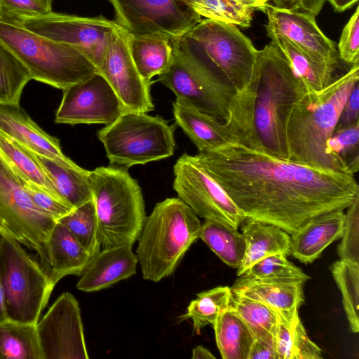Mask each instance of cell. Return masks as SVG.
I'll use <instances>...</instances> for the list:
<instances>
[{"label": "cell", "mask_w": 359, "mask_h": 359, "mask_svg": "<svg viewBox=\"0 0 359 359\" xmlns=\"http://www.w3.org/2000/svg\"><path fill=\"white\" fill-rule=\"evenodd\" d=\"M245 5L254 10H259L264 12L269 5V0H241Z\"/></svg>", "instance_id": "cell-52"}, {"label": "cell", "mask_w": 359, "mask_h": 359, "mask_svg": "<svg viewBox=\"0 0 359 359\" xmlns=\"http://www.w3.org/2000/svg\"><path fill=\"white\" fill-rule=\"evenodd\" d=\"M43 359H87L79 302L62 294L36 324Z\"/></svg>", "instance_id": "cell-16"}, {"label": "cell", "mask_w": 359, "mask_h": 359, "mask_svg": "<svg viewBox=\"0 0 359 359\" xmlns=\"http://www.w3.org/2000/svg\"><path fill=\"white\" fill-rule=\"evenodd\" d=\"M111 165L128 168L173 155L174 128L159 116L123 112L97 132Z\"/></svg>", "instance_id": "cell-7"}, {"label": "cell", "mask_w": 359, "mask_h": 359, "mask_svg": "<svg viewBox=\"0 0 359 359\" xmlns=\"http://www.w3.org/2000/svg\"><path fill=\"white\" fill-rule=\"evenodd\" d=\"M198 162L245 219L290 236L311 219L344 210L359 195L354 175L317 169L237 142L198 151Z\"/></svg>", "instance_id": "cell-1"}, {"label": "cell", "mask_w": 359, "mask_h": 359, "mask_svg": "<svg viewBox=\"0 0 359 359\" xmlns=\"http://www.w3.org/2000/svg\"><path fill=\"white\" fill-rule=\"evenodd\" d=\"M0 280L8 319L36 324L55 284L19 242L1 233Z\"/></svg>", "instance_id": "cell-9"}, {"label": "cell", "mask_w": 359, "mask_h": 359, "mask_svg": "<svg viewBox=\"0 0 359 359\" xmlns=\"http://www.w3.org/2000/svg\"><path fill=\"white\" fill-rule=\"evenodd\" d=\"M172 48V61L158 76V81L171 90L176 98L226 123L236 93L233 86L198 55L183 48Z\"/></svg>", "instance_id": "cell-10"}, {"label": "cell", "mask_w": 359, "mask_h": 359, "mask_svg": "<svg viewBox=\"0 0 359 359\" xmlns=\"http://www.w3.org/2000/svg\"><path fill=\"white\" fill-rule=\"evenodd\" d=\"M358 80L359 65H355L323 90H306L294 103L285 124L287 160L344 173L327 153L326 144Z\"/></svg>", "instance_id": "cell-3"}, {"label": "cell", "mask_w": 359, "mask_h": 359, "mask_svg": "<svg viewBox=\"0 0 359 359\" xmlns=\"http://www.w3.org/2000/svg\"><path fill=\"white\" fill-rule=\"evenodd\" d=\"M346 209L337 252L340 259L359 264V195Z\"/></svg>", "instance_id": "cell-42"}, {"label": "cell", "mask_w": 359, "mask_h": 359, "mask_svg": "<svg viewBox=\"0 0 359 359\" xmlns=\"http://www.w3.org/2000/svg\"><path fill=\"white\" fill-rule=\"evenodd\" d=\"M130 245L104 248L87 263L76 288L84 292L100 290L136 273L137 256Z\"/></svg>", "instance_id": "cell-20"}, {"label": "cell", "mask_w": 359, "mask_h": 359, "mask_svg": "<svg viewBox=\"0 0 359 359\" xmlns=\"http://www.w3.org/2000/svg\"><path fill=\"white\" fill-rule=\"evenodd\" d=\"M327 0H297V10H302L317 15Z\"/></svg>", "instance_id": "cell-48"}, {"label": "cell", "mask_w": 359, "mask_h": 359, "mask_svg": "<svg viewBox=\"0 0 359 359\" xmlns=\"http://www.w3.org/2000/svg\"><path fill=\"white\" fill-rule=\"evenodd\" d=\"M248 90L255 150L287 160L285 124L294 103L306 91L278 48L257 50Z\"/></svg>", "instance_id": "cell-2"}, {"label": "cell", "mask_w": 359, "mask_h": 359, "mask_svg": "<svg viewBox=\"0 0 359 359\" xmlns=\"http://www.w3.org/2000/svg\"><path fill=\"white\" fill-rule=\"evenodd\" d=\"M20 180L34 203L55 220L57 221L74 209L62 198L48 192L30 182H25L20 179Z\"/></svg>", "instance_id": "cell-44"}, {"label": "cell", "mask_w": 359, "mask_h": 359, "mask_svg": "<svg viewBox=\"0 0 359 359\" xmlns=\"http://www.w3.org/2000/svg\"><path fill=\"white\" fill-rule=\"evenodd\" d=\"M19 20L29 30L73 46L99 70L111 34L118 25L103 16L81 17L50 12Z\"/></svg>", "instance_id": "cell-14"}, {"label": "cell", "mask_w": 359, "mask_h": 359, "mask_svg": "<svg viewBox=\"0 0 359 359\" xmlns=\"http://www.w3.org/2000/svg\"><path fill=\"white\" fill-rule=\"evenodd\" d=\"M173 189L198 216L238 229L245 219L243 212L196 156H181L173 167Z\"/></svg>", "instance_id": "cell-12"}, {"label": "cell", "mask_w": 359, "mask_h": 359, "mask_svg": "<svg viewBox=\"0 0 359 359\" xmlns=\"http://www.w3.org/2000/svg\"><path fill=\"white\" fill-rule=\"evenodd\" d=\"M264 13L269 37L285 38L318 64L337 70L340 60L335 43L319 28L316 15L269 4Z\"/></svg>", "instance_id": "cell-18"}, {"label": "cell", "mask_w": 359, "mask_h": 359, "mask_svg": "<svg viewBox=\"0 0 359 359\" xmlns=\"http://www.w3.org/2000/svg\"><path fill=\"white\" fill-rule=\"evenodd\" d=\"M0 43L25 66L32 79L58 89L98 72L76 48L32 32L15 19L0 17Z\"/></svg>", "instance_id": "cell-5"}, {"label": "cell", "mask_w": 359, "mask_h": 359, "mask_svg": "<svg viewBox=\"0 0 359 359\" xmlns=\"http://www.w3.org/2000/svg\"><path fill=\"white\" fill-rule=\"evenodd\" d=\"M359 112V90L358 82L356 83L350 93L340 114L335 128L349 126L358 120Z\"/></svg>", "instance_id": "cell-47"}, {"label": "cell", "mask_w": 359, "mask_h": 359, "mask_svg": "<svg viewBox=\"0 0 359 359\" xmlns=\"http://www.w3.org/2000/svg\"><path fill=\"white\" fill-rule=\"evenodd\" d=\"M246 248L238 276L257 262L276 254L290 255V236L280 228L265 222L244 219L241 222Z\"/></svg>", "instance_id": "cell-24"}, {"label": "cell", "mask_w": 359, "mask_h": 359, "mask_svg": "<svg viewBox=\"0 0 359 359\" xmlns=\"http://www.w3.org/2000/svg\"><path fill=\"white\" fill-rule=\"evenodd\" d=\"M235 281L233 294L259 301L275 311L299 308L304 304V282L258 280L243 276Z\"/></svg>", "instance_id": "cell-25"}, {"label": "cell", "mask_w": 359, "mask_h": 359, "mask_svg": "<svg viewBox=\"0 0 359 359\" xmlns=\"http://www.w3.org/2000/svg\"><path fill=\"white\" fill-rule=\"evenodd\" d=\"M212 327L222 358H248L253 337L243 320L230 306L218 316Z\"/></svg>", "instance_id": "cell-30"}, {"label": "cell", "mask_w": 359, "mask_h": 359, "mask_svg": "<svg viewBox=\"0 0 359 359\" xmlns=\"http://www.w3.org/2000/svg\"><path fill=\"white\" fill-rule=\"evenodd\" d=\"M8 320L9 319L6 311L5 294L0 280V323Z\"/></svg>", "instance_id": "cell-51"}, {"label": "cell", "mask_w": 359, "mask_h": 359, "mask_svg": "<svg viewBox=\"0 0 359 359\" xmlns=\"http://www.w3.org/2000/svg\"><path fill=\"white\" fill-rule=\"evenodd\" d=\"M116 22L133 35H161L170 40L202 19L184 0H108Z\"/></svg>", "instance_id": "cell-13"}, {"label": "cell", "mask_w": 359, "mask_h": 359, "mask_svg": "<svg viewBox=\"0 0 359 359\" xmlns=\"http://www.w3.org/2000/svg\"><path fill=\"white\" fill-rule=\"evenodd\" d=\"M0 359H43L36 324L1 323Z\"/></svg>", "instance_id": "cell-33"}, {"label": "cell", "mask_w": 359, "mask_h": 359, "mask_svg": "<svg viewBox=\"0 0 359 359\" xmlns=\"http://www.w3.org/2000/svg\"><path fill=\"white\" fill-rule=\"evenodd\" d=\"M241 276L258 280L304 282L310 279L283 254L269 256L251 266Z\"/></svg>", "instance_id": "cell-41"}, {"label": "cell", "mask_w": 359, "mask_h": 359, "mask_svg": "<svg viewBox=\"0 0 359 359\" xmlns=\"http://www.w3.org/2000/svg\"><path fill=\"white\" fill-rule=\"evenodd\" d=\"M359 121L335 128L326 144L328 155L344 173L353 175L359 169Z\"/></svg>", "instance_id": "cell-38"}, {"label": "cell", "mask_w": 359, "mask_h": 359, "mask_svg": "<svg viewBox=\"0 0 359 359\" xmlns=\"http://www.w3.org/2000/svg\"><path fill=\"white\" fill-rule=\"evenodd\" d=\"M273 5L297 10V0H271Z\"/></svg>", "instance_id": "cell-53"}, {"label": "cell", "mask_w": 359, "mask_h": 359, "mask_svg": "<svg viewBox=\"0 0 359 359\" xmlns=\"http://www.w3.org/2000/svg\"><path fill=\"white\" fill-rule=\"evenodd\" d=\"M57 222L62 224L92 257L100 251L97 219L93 198Z\"/></svg>", "instance_id": "cell-36"}, {"label": "cell", "mask_w": 359, "mask_h": 359, "mask_svg": "<svg viewBox=\"0 0 359 359\" xmlns=\"http://www.w3.org/2000/svg\"><path fill=\"white\" fill-rule=\"evenodd\" d=\"M36 158L59 196L75 208L93 198L90 170L65 165L36 154Z\"/></svg>", "instance_id": "cell-27"}, {"label": "cell", "mask_w": 359, "mask_h": 359, "mask_svg": "<svg viewBox=\"0 0 359 359\" xmlns=\"http://www.w3.org/2000/svg\"><path fill=\"white\" fill-rule=\"evenodd\" d=\"M232 292L228 286H218L197 294L187 308L184 318H191L197 333L208 325L212 326L218 316L230 306Z\"/></svg>", "instance_id": "cell-35"}, {"label": "cell", "mask_w": 359, "mask_h": 359, "mask_svg": "<svg viewBox=\"0 0 359 359\" xmlns=\"http://www.w3.org/2000/svg\"><path fill=\"white\" fill-rule=\"evenodd\" d=\"M129 34V33H128ZM129 47L134 63L147 82L164 72L172 59L170 39L161 35L128 36Z\"/></svg>", "instance_id": "cell-28"}, {"label": "cell", "mask_w": 359, "mask_h": 359, "mask_svg": "<svg viewBox=\"0 0 359 359\" xmlns=\"http://www.w3.org/2000/svg\"><path fill=\"white\" fill-rule=\"evenodd\" d=\"M170 41L201 57L227 79L236 93L248 85L258 50L236 25L205 18Z\"/></svg>", "instance_id": "cell-8"}, {"label": "cell", "mask_w": 359, "mask_h": 359, "mask_svg": "<svg viewBox=\"0 0 359 359\" xmlns=\"http://www.w3.org/2000/svg\"><path fill=\"white\" fill-rule=\"evenodd\" d=\"M248 359H276L274 334L268 332L254 339Z\"/></svg>", "instance_id": "cell-46"}, {"label": "cell", "mask_w": 359, "mask_h": 359, "mask_svg": "<svg viewBox=\"0 0 359 359\" xmlns=\"http://www.w3.org/2000/svg\"><path fill=\"white\" fill-rule=\"evenodd\" d=\"M0 156L20 180L30 182L60 197L48 180L35 154L1 130Z\"/></svg>", "instance_id": "cell-29"}, {"label": "cell", "mask_w": 359, "mask_h": 359, "mask_svg": "<svg viewBox=\"0 0 359 359\" xmlns=\"http://www.w3.org/2000/svg\"><path fill=\"white\" fill-rule=\"evenodd\" d=\"M339 58L351 67L359 65V6L344 27L337 45Z\"/></svg>", "instance_id": "cell-43"}, {"label": "cell", "mask_w": 359, "mask_h": 359, "mask_svg": "<svg viewBox=\"0 0 359 359\" xmlns=\"http://www.w3.org/2000/svg\"><path fill=\"white\" fill-rule=\"evenodd\" d=\"M62 91L55 118L57 123L107 126L125 112L114 90L99 72Z\"/></svg>", "instance_id": "cell-17"}, {"label": "cell", "mask_w": 359, "mask_h": 359, "mask_svg": "<svg viewBox=\"0 0 359 359\" xmlns=\"http://www.w3.org/2000/svg\"><path fill=\"white\" fill-rule=\"evenodd\" d=\"M175 123L182 129L198 151L212 150L227 142H236L228 125L176 98L172 103Z\"/></svg>", "instance_id": "cell-22"}, {"label": "cell", "mask_w": 359, "mask_h": 359, "mask_svg": "<svg viewBox=\"0 0 359 359\" xmlns=\"http://www.w3.org/2000/svg\"><path fill=\"white\" fill-rule=\"evenodd\" d=\"M201 17L249 27L254 9L241 0H184Z\"/></svg>", "instance_id": "cell-37"}, {"label": "cell", "mask_w": 359, "mask_h": 359, "mask_svg": "<svg viewBox=\"0 0 359 359\" xmlns=\"http://www.w3.org/2000/svg\"><path fill=\"white\" fill-rule=\"evenodd\" d=\"M56 222L34 203L20 179L0 156V233L34 251L45 270L46 245Z\"/></svg>", "instance_id": "cell-11"}, {"label": "cell", "mask_w": 359, "mask_h": 359, "mask_svg": "<svg viewBox=\"0 0 359 359\" xmlns=\"http://www.w3.org/2000/svg\"><path fill=\"white\" fill-rule=\"evenodd\" d=\"M89 182L101 245H133L147 218L137 181L124 167L102 166L90 171Z\"/></svg>", "instance_id": "cell-6"}, {"label": "cell", "mask_w": 359, "mask_h": 359, "mask_svg": "<svg viewBox=\"0 0 359 359\" xmlns=\"http://www.w3.org/2000/svg\"><path fill=\"white\" fill-rule=\"evenodd\" d=\"M128 36L119 25L113 31L98 72L111 86L125 111L148 113L154 109L151 83L142 77L134 63Z\"/></svg>", "instance_id": "cell-15"}, {"label": "cell", "mask_w": 359, "mask_h": 359, "mask_svg": "<svg viewBox=\"0 0 359 359\" xmlns=\"http://www.w3.org/2000/svg\"><path fill=\"white\" fill-rule=\"evenodd\" d=\"M336 12H344L354 6L358 0H327Z\"/></svg>", "instance_id": "cell-49"}, {"label": "cell", "mask_w": 359, "mask_h": 359, "mask_svg": "<svg viewBox=\"0 0 359 359\" xmlns=\"http://www.w3.org/2000/svg\"><path fill=\"white\" fill-rule=\"evenodd\" d=\"M30 80L25 66L0 43V104L19 105L22 90Z\"/></svg>", "instance_id": "cell-39"}, {"label": "cell", "mask_w": 359, "mask_h": 359, "mask_svg": "<svg viewBox=\"0 0 359 359\" xmlns=\"http://www.w3.org/2000/svg\"><path fill=\"white\" fill-rule=\"evenodd\" d=\"M345 213L335 210L314 217L290 236V255L311 264L334 241L341 238Z\"/></svg>", "instance_id": "cell-21"}, {"label": "cell", "mask_w": 359, "mask_h": 359, "mask_svg": "<svg viewBox=\"0 0 359 359\" xmlns=\"http://www.w3.org/2000/svg\"><path fill=\"white\" fill-rule=\"evenodd\" d=\"M53 0H0V17L21 20L52 12Z\"/></svg>", "instance_id": "cell-45"}, {"label": "cell", "mask_w": 359, "mask_h": 359, "mask_svg": "<svg viewBox=\"0 0 359 359\" xmlns=\"http://www.w3.org/2000/svg\"><path fill=\"white\" fill-rule=\"evenodd\" d=\"M46 272L56 284L67 275H81L91 256L73 234L59 222L53 226L47 245Z\"/></svg>", "instance_id": "cell-23"}, {"label": "cell", "mask_w": 359, "mask_h": 359, "mask_svg": "<svg viewBox=\"0 0 359 359\" xmlns=\"http://www.w3.org/2000/svg\"><path fill=\"white\" fill-rule=\"evenodd\" d=\"M199 238L228 266L238 269L243 260L246 242L238 229L221 222L205 219L201 224Z\"/></svg>", "instance_id": "cell-32"}, {"label": "cell", "mask_w": 359, "mask_h": 359, "mask_svg": "<svg viewBox=\"0 0 359 359\" xmlns=\"http://www.w3.org/2000/svg\"><path fill=\"white\" fill-rule=\"evenodd\" d=\"M275 311V310H274ZM276 359H320L321 349L309 337L299 308L275 311Z\"/></svg>", "instance_id": "cell-26"}, {"label": "cell", "mask_w": 359, "mask_h": 359, "mask_svg": "<svg viewBox=\"0 0 359 359\" xmlns=\"http://www.w3.org/2000/svg\"><path fill=\"white\" fill-rule=\"evenodd\" d=\"M229 306L248 326L253 339L268 332L275 334L276 311L265 304L232 294Z\"/></svg>", "instance_id": "cell-40"}, {"label": "cell", "mask_w": 359, "mask_h": 359, "mask_svg": "<svg viewBox=\"0 0 359 359\" xmlns=\"http://www.w3.org/2000/svg\"><path fill=\"white\" fill-rule=\"evenodd\" d=\"M330 271L342 295V302L349 326L353 333L359 332V264L339 259Z\"/></svg>", "instance_id": "cell-34"}, {"label": "cell", "mask_w": 359, "mask_h": 359, "mask_svg": "<svg viewBox=\"0 0 359 359\" xmlns=\"http://www.w3.org/2000/svg\"><path fill=\"white\" fill-rule=\"evenodd\" d=\"M283 53L306 90L320 91L337 77L335 71L318 64L292 42L279 36L269 37Z\"/></svg>", "instance_id": "cell-31"}, {"label": "cell", "mask_w": 359, "mask_h": 359, "mask_svg": "<svg viewBox=\"0 0 359 359\" xmlns=\"http://www.w3.org/2000/svg\"><path fill=\"white\" fill-rule=\"evenodd\" d=\"M0 130L36 154L79 167L63 154L59 140L43 130L20 105L0 104Z\"/></svg>", "instance_id": "cell-19"}, {"label": "cell", "mask_w": 359, "mask_h": 359, "mask_svg": "<svg viewBox=\"0 0 359 359\" xmlns=\"http://www.w3.org/2000/svg\"><path fill=\"white\" fill-rule=\"evenodd\" d=\"M201 226L198 215L179 197L158 203L137 239V257L144 279L158 282L172 275L199 238Z\"/></svg>", "instance_id": "cell-4"}, {"label": "cell", "mask_w": 359, "mask_h": 359, "mask_svg": "<svg viewBox=\"0 0 359 359\" xmlns=\"http://www.w3.org/2000/svg\"><path fill=\"white\" fill-rule=\"evenodd\" d=\"M191 358L193 359H215V356L203 346H198L193 349Z\"/></svg>", "instance_id": "cell-50"}]
</instances>
